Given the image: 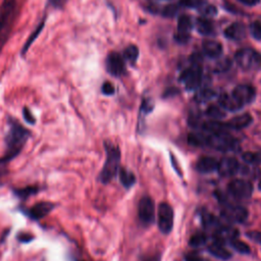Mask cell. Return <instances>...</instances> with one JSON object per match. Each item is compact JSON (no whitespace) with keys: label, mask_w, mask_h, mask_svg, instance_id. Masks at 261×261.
I'll return each instance as SVG.
<instances>
[{"label":"cell","mask_w":261,"mask_h":261,"mask_svg":"<svg viewBox=\"0 0 261 261\" xmlns=\"http://www.w3.org/2000/svg\"><path fill=\"white\" fill-rule=\"evenodd\" d=\"M228 194L237 200H247L252 196L253 185L246 180H233L228 187Z\"/></svg>","instance_id":"7"},{"label":"cell","mask_w":261,"mask_h":261,"mask_svg":"<svg viewBox=\"0 0 261 261\" xmlns=\"http://www.w3.org/2000/svg\"><path fill=\"white\" fill-rule=\"evenodd\" d=\"M238 1L247 6H255L259 3L260 0H238Z\"/></svg>","instance_id":"47"},{"label":"cell","mask_w":261,"mask_h":261,"mask_svg":"<svg viewBox=\"0 0 261 261\" xmlns=\"http://www.w3.org/2000/svg\"><path fill=\"white\" fill-rule=\"evenodd\" d=\"M106 159L102 170L100 171L99 180L102 184H108L111 182L120 170V163H121V150L120 148L110 142L104 143Z\"/></svg>","instance_id":"2"},{"label":"cell","mask_w":261,"mask_h":261,"mask_svg":"<svg viewBox=\"0 0 261 261\" xmlns=\"http://www.w3.org/2000/svg\"><path fill=\"white\" fill-rule=\"evenodd\" d=\"M17 9L18 0H3L0 6V34H10L17 18Z\"/></svg>","instance_id":"4"},{"label":"cell","mask_w":261,"mask_h":261,"mask_svg":"<svg viewBox=\"0 0 261 261\" xmlns=\"http://www.w3.org/2000/svg\"><path fill=\"white\" fill-rule=\"evenodd\" d=\"M119 177L122 185L126 188V189H130V187H133L136 183V177L132 171L126 168H121L119 170Z\"/></svg>","instance_id":"27"},{"label":"cell","mask_w":261,"mask_h":261,"mask_svg":"<svg viewBox=\"0 0 261 261\" xmlns=\"http://www.w3.org/2000/svg\"><path fill=\"white\" fill-rule=\"evenodd\" d=\"M230 246L233 247L237 252L241 253V254H249L250 253V248L249 246L246 244L243 241H239V240H234L233 242H230Z\"/></svg>","instance_id":"34"},{"label":"cell","mask_w":261,"mask_h":261,"mask_svg":"<svg viewBox=\"0 0 261 261\" xmlns=\"http://www.w3.org/2000/svg\"><path fill=\"white\" fill-rule=\"evenodd\" d=\"M158 228L163 234H169L173 228V209L166 202L159 204L157 211Z\"/></svg>","instance_id":"8"},{"label":"cell","mask_w":261,"mask_h":261,"mask_svg":"<svg viewBox=\"0 0 261 261\" xmlns=\"http://www.w3.org/2000/svg\"><path fill=\"white\" fill-rule=\"evenodd\" d=\"M185 261H206L204 258L202 257H199L197 255H193V254H190V255H187L186 258H185Z\"/></svg>","instance_id":"48"},{"label":"cell","mask_w":261,"mask_h":261,"mask_svg":"<svg viewBox=\"0 0 261 261\" xmlns=\"http://www.w3.org/2000/svg\"><path fill=\"white\" fill-rule=\"evenodd\" d=\"M179 11V6L176 4H169L167 6H165L163 10V17L165 18H173L176 17V14Z\"/></svg>","instance_id":"37"},{"label":"cell","mask_w":261,"mask_h":261,"mask_svg":"<svg viewBox=\"0 0 261 261\" xmlns=\"http://www.w3.org/2000/svg\"><path fill=\"white\" fill-rule=\"evenodd\" d=\"M198 10L200 11V13L203 16V18H211L214 17L215 14L217 13V9L214 5L212 4H208L206 2H204L203 4H201L198 7Z\"/></svg>","instance_id":"32"},{"label":"cell","mask_w":261,"mask_h":261,"mask_svg":"<svg viewBox=\"0 0 261 261\" xmlns=\"http://www.w3.org/2000/svg\"><path fill=\"white\" fill-rule=\"evenodd\" d=\"M34 236L29 234V233H21L18 235L17 239L20 243H25V244H28V243H31L33 240H34Z\"/></svg>","instance_id":"44"},{"label":"cell","mask_w":261,"mask_h":261,"mask_svg":"<svg viewBox=\"0 0 261 261\" xmlns=\"http://www.w3.org/2000/svg\"><path fill=\"white\" fill-rule=\"evenodd\" d=\"M23 118L25 120V122L28 124V125H35L36 124V119L33 115V113L31 112V110L29 109L27 106H25L23 108Z\"/></svg>","instance_id":"39"},{"label":"cell","mask_w":261,"mask_h":261,"mask_svg":"<svg viewBox=\"0 0 261 261\" xmlns=\"http://www.w3.org/2000/svg\"><path fill=\"white\" fill-rule=\"evenodd\" d=\"M54 208H55L54 203L48 202V201H42V202L36 203L35 205H33L30 208L21 207V211L30 220L34 222H38L42 219H44V217L47 216L48 214H50Z\"/></svg>","instance_id":"9"},{"label":"cell","mask_w":261,"mask_h":261,"mask_svg":"<svg viewBox=\"0 0 261 261\" xmlns=\"http://www.w3.org/2000/svg\"><path fill=\"white\" fill-rule=\"evenodd\" d=\"M215 96H216V93L213 90H211L209 88H204V89L198 90L194 99H195V101H197L198 103H204V102H207V101L213 99Z\"/></svg>","instance_id":"28"},{"label":"cell","mask_w":261,"mask_h":261,"mask_svg":"<svg viewBox=\"0 0 261 261\" xmlns=\"http://www.w3.org/2000/svg\"><path fill=\"white\" fill-rule=\"evenodd\" d=\"M101 92H102L106 96H111L114 94L115 88L110 82H105V83H103L102 87H101Z\"/></svg>","instance_id":"42"},{"label":"cell","mask_w":261,"mask_h":261,"mask_svg":"<svg viewBox=\"0 0 261 261\" xmlns=\"http://www.w3.org/2000/svg\"><path fill=\"white\" fill-rule=\"evenodd\" d=\"M224 34L229 40L241 41L246 37L247 31H246V27L242 23H234L226 29Z\"/></svg>","instance_id":"18"},{"label":"cell","mask_w":261,"mask_h":261,"mask_svg":"<svg viewBox=\"0 0 261 261\" xmlns=\"http://www.w3.org/2000/svg\"><path fill=\"white\" fill-rule=\"evenodd\" d=\"M205 147H210L221 152H238L240 142L228 132L224 133H206Z\"/></svg>","instance_id":"3"},{"label":"cell","mask_w":261,"mask_h":261,"mask_svg":"<svg viewBox=\"0 0 261 261\" xmlns=\"http://www.w3.org/2000/svg\"><path fill=\"white\" fill-rule=\"evenodd\" d=\"M203 70L200 64H192L189 67L186 68L180 77V81L185 85L186 89L194 91L199 89L202 82Z\"/></svg>","instance_id":"6"},{"label":"cell","mask_w":261,"mask_h":261,"mask_svg":"<svg viewBox=\"0 0 261 261\" xmlns=\"http://www.w3.org/2000/svg\"><path fill=\"white\" fill-rule=\"evenodd\" d=\"M246 236H247L250 240H252L254 243L261 245V231L251 230V231H248V233L246 234Z\"/></svg>","instance_id":"43"},{"label":"cell","mask_w":261,"mask_h":261,"mask_svg":"<svg viewBox=\"0 0 261 261\" xmlns=\"http://www.w3.org/2000/svg\"><path fill=\"white\" fill-rule=\"evenodd\" d=\"M196 29L197 31L202 35H212L214 32V27L212 22H210L207 18H199L196 21Z\"/></svg>","instance_id":"26"},{"label":"cell","mask_w":261,"mask_h":261,"mask_svg":"<svg viewBox=\"0 0 261 261\" xmlns=\"http://www.w3.org/2000/svg\"><path fill=\"white\" fill-rule=\"evenodd\" d=\"M8 126L4 137L5 152L0 157V177H3L7 172V165L22 152L27 141L31 137L30 130L13 118L8 119Z\"/></svg>","instance_id":"1"},{"label":"cell","mask_w":261,"mask_h":261,"mask_svg":"<svg viewBox=\"0 0 261 261\" xmlns=\"http://www.w3.org/2000/svg\"><path fill=\"white\" fill-rule=\"evenodd\" d=\"M144 261H161V257L159 256H151L145 259Z\"/></svg>","instance_id":"49"},{"label":"cell","mask_w":261,"mask_h":261,"mask_svg":"<svg viewBox=\"0 0 261 261\" xmlns=\"http://www.w3.org/2000/svg\"><path fill=\"white\" fill-rule=\"evenodd\" d=\"M193 25L191 19L188 16H181L178 21V32L175 35V40L180 44H186L190 40V32Z\"/></svg>","instance_id":"14"},{"label":"cell","mask_w":261,"mask_h":261,"mask_svg":"<svg viewBox=\"0 0 261 261\" xmlns=\"http://www.w3.org/2000/svg\"><path fill=\"white\" fill-rule=\"evenodd\" d=\"M46 21H47V16L46 14H44V16L42 17V19L40 20L39 24L36 26V28L34 29V31L31 33V35L28 37L27 41L25 42V44L24 46L22 47V50H21V56L23 57V59H25V56L27 55L28 51L30 50L31 46L33 43L37 40V38L41 35L42 31L44 30V28H45V24H46Z\"/></svg>","instance_id":"17"},{"label":"cell","mask_w":261,"mask_h":261,"mask_svg":"<svg viewBox=\"0 0 261 261\" xmlns=\"http://www.w3.org/2000/svg\"><path fill=\"white\" fill-rule=\"evenodd\" d=\"M202 47L205 55L210 57V59H219V57L223 54V45L217 41L213 40L204 41L202 44Z\"/></svg>","instance_id":"21"},{"label":"cell","mask_w":261,"mask_h":261,"mask_svg":"<svg viewBox=\"0 0 261 261\" xmlns=\"http://www.w3.org/2000/svg\"><path fill=\"white\" fill-rule=\"evenodd\" d=\"M238 102L245 106L252 103L256 97V90L251 85H239L231 93Z\"/></svg>","instance_id":"13"},{"label":"cell","mask_w":261,"mask_h":261,"mask_svg":"<svg viewBox=\"0 0 261 261\" xmlns=\"http://www.w3.org/2000/svg\"><path fill=\"white\" fill-rule=\"evenodd\" d=\"M106 70L113 77L118 78L123 76L126 72L124 57L118 52L109 53L106 59Z\"/></svg>","instance_id":"12"},{"label":"cell","mask_w":261,"mask_h":261,"mask_svg":"<svg viewBox=\"0 0 261 261\" xmlns=\"http://www.w3.org/2000/svg\"><path fill=\"white\" fill-rule=\"evenodd\" d=\"M188 142L196 147H205L206 134L205 133H191L188 137Z\"/></svg>","instance_id":"29"},{"label":"cell","mask_w":261,"mask_h":261,"mask_svg":"<svg viewBox=\"0 0 261 261\" xmlns=\"http://www.w3.org/2000/svg\"><path fill=\"white\" fill-rule=\"evenodd\" d=\"M201 222H202L203 227H204L208 230H210V229L216 230L221 227V223H220L219 219H217L216 216H214L213 214H211L208 211H202Z\"/></svg>","instance_id":"23"},{"label":"cell","mask_w":261,"mask_h":261,"mask_svg":"<svg viewBox=\"0 0 261 261\" xmlns=\"http://www.w3.org/2000/svg\"><path fill=\"white\" fill-rule=\"evenodd\" d=\"M152 109H153L152 101L149 99H144L142 103V111L144 113H149L152 111Z\"/></svg>","instance_id":"45"},{"label":"cell","mask_w":261,"mask_h":261,"mask_svg":"<svg viewBox=\"0 0 261 261\" xmlns=\"http://www.w3.org/2000/svg\"><path fill=\"white\" fill-rule=\"evenodd\" d=\"M235 61L239 67L245 71L257 70L261 67V54L251 48L239 50L235 55Z\"/></svg>","instance_id":"5"},{"label":"cell","mask_w":261,"mask_h":261,"mask_svg":"<svg viewBox=\"0 0 261 261\" xmlns=\"http://www.w3.org/2000/svg\"><path fill=\"white\" fill-rule=\"evenodd\" d=\"M222 215L230 224H243L247 221L248 210L241 205H226L222 211Z\"/></svg>","instance_id":"10"},{"label":"cell","mask_w":261,"mask_h":261,"mask_svg":"<svg viewBox=\"0 0 261 261\" xmlns=\"http://www.w3.org/2000/svg\"><path fill=\"white\" fill-rule=\"evenodd\" d=\"M138 56H139V49L135 45H130V46H128L125 49L124 55H123L125 61L129 62L130 64H132V65H134L137 62Z\"/></svg>","instance_id":"30"},{"label":"cell","mask_w":261,"mask_h":261,"mask_svg":"<svg viewBox=\"0 0 261 261\" xmlns=\"http://www.w3.org/2000/svg\"><path fill=\"white\" fill-rule=\"evenodd\" d=\"M139 219L145 226H149L155 219L154 201L150 197H143L139 202Z\"/></svg>","instance_id":"11"},{"label":"cell","mask_w":261,"mask_h":261,"mask_svg":"<svg viewBox=\"0 0 261 261\" xmlns=\"http://www.w3.org/2000/svg\"><path fill=\"white\" fill-rule=\"evenodd\" d=\"M205 2V0H180V5L184 7L198 8L201 4Z\"/></svg>","instance_id":"38"},{"label":"cell","mask_w":261,"mask_h":261,"mask_svg":"<svg viewBox=\"0 0 261 261\" xmlns=\"http://www.w3.org/2000/svg\"><path fill=\"white\" fill-rule=\"evenodd\" d=\"M230 61L228 59H224L222 60L221 62H219L216 64L215 65V71L216 72H224V71H227L229 67H230Z\"/></svg>","instance_id":"40"},{"label":"cell","mask_w":261,"mask_h":261,"mask_svg":"<svg viewBox=\"0 0 261 261\" xmlns=\"http://www.w3.org/2000/svg\"><path fill=\"white\" fill-rule=\"evenodd\" d=\"M239 237V230L235 228L234 227H223L221 226L216 230H214L213 233V243L222 244L224 245L225 243L228 242H233Z\"/></svg>","instance_id":"16"},{"label":"cell","mask_w":261,"mask_h":261,"mask_svg":"<svg viewBox=\"0 0 261 261\" xmlns=\"http://www.w3.org/2000/svg\"><path fill=\"white\" fill-rule=\"evenodd\" d=\"M250 34L258 41H261V21H255L250 25Z\"/></svg>","instance_id":"36"},{"label":"cell","mask_w":261,"mask_h":261,"mask_svg":"<svg viewBox=\"0 0 261 261\" xmlns=\"http://www.w3.org/2000/svg\"><path fill=\"white\" fill-rule=\"evenodd\" d=\"M243 159L245 163L249 164H259L260 157L258 152H246L243 154Z\"/></svg>","instance_id":"35"},{"label":"cell","mask_w":261,"mask_h":261,"mask_svg":"<svg viewBox=\"0 0 261 261\" xmlns=\"http://www.w3.org/2000/svg\"><path fill=\"white\" fill-rule=\"evenodd\" d=\"M206 114L213 121H221L226 117L225 111L216 105H210L206 110Z\"/></svg>","instance_id":"31"},{"label":"cell","mask_w":261,"mask_h":261,"mask_svg":"<svg viewBox=\"0 0 261 261\" xmlns=\"http://www.w3.org/2000/svg\"><path fill=\"white\" fill-rule=\"evenodd\" d=\"M240 170V163L234 157H226L223 158L221 162H219V166H217V171L220 175L225 178L233 177Z\"/></svg>","instance_id":"15"},{"label":"cell","mask_w":261,"mask_h":261,"mask_svg":"<svg viewBox=\"0 0 261 261\" xmlns=\"http://www.w3.org/2000/svg\"><path fill=\"white\" fill-rule=\"evenodd\" d=\"M259 189H260V190H261V182H260V183H259Z\"/></svg>","instance_id":"51"},{"label":"cell","mask_w":261,"mask_h":261,"mask_svg":"<svg viewBox=\"0 0 261 261\" xmlns=\"http://www.w3.org/2000/svg\"><path fill=\"white\" fill-rule=\"evenodd\" d=\"M9 35L10 34H1V35H0V53H1L4 45L6 44V42H7L8 38H9Z\"/></svg>","instance_id":"46"},{"label":"cell","mask_w":261,"mask_h":261,"mask_svg":"<svg viewBox=\"0 0 261 261\" xmlns=\"http://www.w3.org/2000/svg\"><path fill=\"white\" fill-rule=\"evenodd\" d=\"M208 251L211 255L222 260H228L231 258V253L228 249H226L225 246L222 244H211L208 247Z\"/></svg>","instance_id":"24"},{"label":"cell","mask_w":261,"mask_h":261,"mask_svg":"<svg viewBox=\"0 0 261 261\" xmlns=\"http://www.w3.org/2000/svg\"><path fill=\"white\" fill-rule=\"evenodd\" d=\"M68 1L69 0H47L49 6L59 10H63L66 6Z\"/></svg>","instance_id":"41"},{"label":"cell","mask_w":261,"mask_h":261,"mask_svg":"<svg viewBox=\"0 0 261 261\" xmlns=\"http://www.w3.org/2000/svg\"><path fill=\"white\" fill-rule=\"evenodd\" d=\"M207 242V237L205 234L203 233H196L195 235H193L190 239V246H192V247L194 248H198V247H201V246L205 245Z\"/></svg>","instance_id":"33"},{"label":"cell","mask_w":261,"mask_h":261,"mask_svg":"<svg viewBox=\"0 0 261 261\" xmlns=\"http://www.w3.org/2000/svg\"><path fill=\"white\" fill-rule=\"evenodd\" d=\"M253 122V119L249 113H244L238 117L231 119L227 123V126L228 130H240L243 129L248 128Z\"/></svg>","instance_id":"20"},{"label":"cell","mask_w":261,"mask_h":261,"mask_svg":"<svg viewBox=\"0 0 261 261\" xmlns=\"http://www.w3.org/2000/svg\"><path fill=\"white\" fill-rule=\"evenodd\" d=\"M259 153V157H260V163H261V151L260 152H258Z\"/></svg>","instance_id":"50"},{"label":"cell","mask_w":261,"mask_h":261,"mask_svg":"<svg viewBox=\"0 0 261 261\" xmlns=\"http://www.w3.org/2000/svg\"><path fill=\"white\" fill-rule=\"evenodd\" d=\"M40 192V187L38 186H27L19 189H13V193L19 199L25 201L28 198L37 195Z\"/></svg>","instance_id":"25"},{"label":"cell","mask_w":261,"mask_h":261,"mask_svg":"<svg viewBox=\"0 0 261 261\" xmlns=\"http://www.w3.org/2000/svg\"><path fill=\"white\" fill-rule=\"evenodd\" d=\"M219 103L222 108L228 111H238L242 109L244 106L241 105L238 101L235 99L233 95H229L227 93H224L219 98Z\"/></svg>","instance_id":"22"},{"label":"cell","mask_w":261,"mask_h":261,"mask_svg":"<svg viewBox=\"0 0 261 261\" xmlns=\"http://www.w3.org/2000/svg\"><path fill=\"white\" fill-rule=\"evenodd\" d=\"M219 162L214 157L202 156L198 159L196 163V169L201 173H210L217 170Z\"/></svg>","instance_id":"19"}]
</instances>
